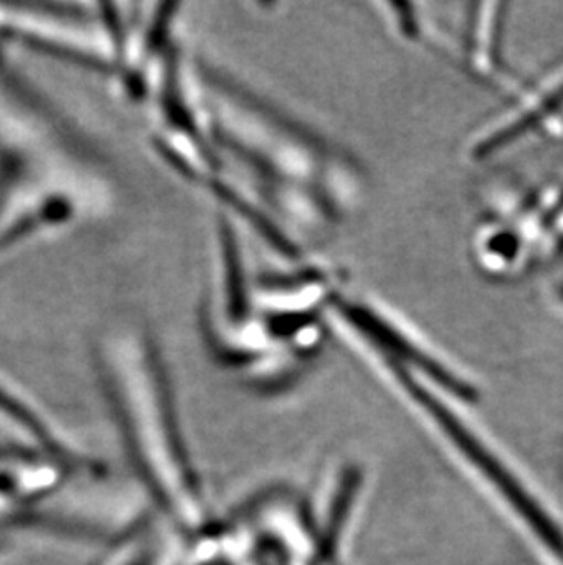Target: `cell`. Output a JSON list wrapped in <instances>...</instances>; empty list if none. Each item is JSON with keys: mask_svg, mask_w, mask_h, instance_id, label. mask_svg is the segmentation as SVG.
<instances>
[{"mask_svg": "<svg viewBox=\"0 0 563 565\" xmlns=\"http://www.w3.org/2000/svg\"><path fill=\"white\" fill-rule=\"evenodd\" d=\"M116 363L117 401L134 450L170 511L183 522L194 523L200 516L196 494L181 463L155 350L144 337H132Z\"/></svg>", "mask_w": 563, "mask_h": 565, "instance_id": "obj_1", "label": "cell"}]
</instances>
